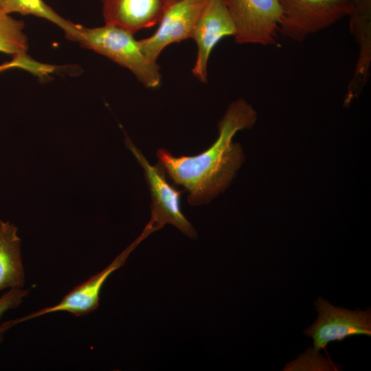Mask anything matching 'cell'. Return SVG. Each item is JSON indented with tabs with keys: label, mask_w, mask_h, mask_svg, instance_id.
I'll use <instances>...</instances> for the list:
<instances>
[{
	"label": "cell",
	"mask_w": 371,
	"mask_h": 371,
	"mask_svg": "<svg viewBox=\"0 0 371 371\" xmlns=\"http://www.w3.org/2000/svg\"><path fill=\"white\" fill-rule=\"evenodd\" d=\"M256 111L244 99L232 102L218 123V137L205 151L194 156L175 157L159 149V164L172 180L188 192L190 205L210 202L230 183L243 161L241 146L232 142L239 131L250 128Z\"/></svg>",
	"instance_id": "cell-1"
},
{
	"label": "cell",
	"mask_w": 371,
	"mask_h": 371,
	"mask_svg": "<svg viewBox=\"0 0 371 371\" xmlns=\"http://www.w3.org/2000/svg\"><path fill=\"white\" fill-rule=\"evenodd\" d=\"M134 34L117 26L105 24L96 27L81 25L74 42L111 59L131 71L147 88L161 83L160 67L144 53Z\"/></svg>",
	"instance_id": "cell-2"
},
{
	"label": "cell",
	"mask_w": 371,
	"mask_h": 371,
	"mask_svg": "<svg viewBox=\"0 0 371 371\" xmlns=\"http://www.w3.org/2000/svg\"><path fill=\"white\" fill-rule=\"evenodd\" d=\"M354 0H279V33L295 41L336 23L352 10Z\"/></svg>",
	"instance_id": "cell-3"
},
{
	"label": "cell",
	"mask_w": 371,
	"mask_h": 371,
	"mask_svg": "<svg viewBox=\"0 0 371 371\" xmlns=\"http://www.w3.org/2000/svg\"><path fill=\"white\" fill-rule=\"evenodd\" d=\"M126 143L144 168L150 190L152 199L151 218L148 224L155 232L161 229L166 224H171L188 237L196 238V232L181 209L180 199L183 191L176 189L168 182L164 170L159 164L150 165L130 140L127 139Z\"/></svg>",
	"instance_id": "cell-4"
},
{
	"label": "cell",
	"mask_w": 371,
	"mask_h": 371,
	"mask_svg": "<svg viewBox=\"0 0 371 371\" xmlns=\"http://www.w3.org/2000/svg\"><path fill=\"white\" fill-rule=\"evenodd\" d=\"M315 306L318 313L317 319L304 333L313 341L314 352L308 354V357H316L320 350L326 352V346L331 342L342 341L355 335L371 336L370 308L350 311L334 306L321 297L315 302Z\"/></svg>",
	"instance_id": "cell-5"
},
{
	"label": "cell",
	"mask_w": 371,
	"mask_h": 371,
	"mask_svg": "<svg viewBox=\"0 0 371 371\" xmlns=\"http://www.w3.org/2000/svg\"><path fill=\"white\" fill-rule=\"evenodd\" d=\"M236 27L239 44L274 45L282 10L279 0H223Z\"/></svg>",
	"instance_id": "cell-6"
},
{
	"label": "cell",
	"mask_w": 371,
	"mask_h": 371,
	"mask_svg": "<svg viewBox=\"0 0 371 371\" xmlns=\"http://www.w3.org/2000/svg\"><path fill=\"white\" fill-rule=\"evenodd\" d=\"M152 232L146 225L141 235L116 257L108 267L75 287L66 294L58 304L44 308L22 318L7 322L1 326V329L5 331L19 323L57 311H67L75 316L80 317L95 311L99 306L100 293L107 278L113 272L124 265L131 253L144 239L152 234Z\"/></svg>",
	"instance_id": "cell-7"
},
{
	"label": "cell",
	"mask_w": 371,
	"mask_h": 371,
	"mask_svg": "<svg viewBox=\"0 0 371 371\" xmlns=\"http://www.w3.org/2000/svg\"><path fill=\"white\" fill-rule=\"evenodd\" d=\"M210 0H179L169 5L158 23L157 31L139 40L142 49L150 60L157 62L169 45L192 38L196 25Z\"/></svg>",
	"instance_id": "cell-8"
},
{
	"label": "cell",
	"mask_w": 371,
	"mask_h": 371,
	"mask_svg": "<svg viewBox=\"0 0 371 371\" xmlns=\"http://www.w3.org/2000/svg\"><path fill=\"white\" fill-rule=\"evenodd\" d=\"M236 27L223 0H210L194 30L192 38L197 46V54L192 72L201 82L207 81L210 56L223 38L234 36Z\"/></svg>",
	"instance_id": "cell-9"
},
{
	"label": "cell",
	"mask_w": 371,
	"mask_h": 371,
	"mask_svg": "<svg viewBox=\"0 0 371 371\" xmlns=\"http://www.w3.org/2000/svg\"><path fill=\"white\" fill-rule=\"evenodd\" d=\"M105 24L133 34L159 22L169 0H100Z\"/></svg>",
	"instance_id": "cell-10"
},
{
	"label": "cell",
	"mask_w": 371,
	"mask_h": 371,
	"mask_svg": "<svg viewBox=\"0 0 371 371\" xmlns=\"http://www.w3.org/2000/svg\"><path fill=\"white\" fill-rule=\"evenodd\" d=\"M25 272L17 228L0 220V291L23 289Z\"/></svg>",
	"instance_id": "cell-11"
},
{
	"label": "cell",
	"mask_w": 371,
	"mask_h": 371,
	"mask_svg": "<svg viewBox=\"0 0 371 371\" xmlns=\"http://www.w3.org/2000/svg\"><path fill=\"white\" fill-rule=\"evenodd\" d=\"M0 8L9 14L19 13L46 19L63 30L71 41H75L78 32L80 25L62 17L43 0H0Z\"/></svg>",
	"instance_id": "cell-12"
},
{
	"label": "cell",
	"mask_w": 371,
	"mask_h": 371,
	"mask_svg": "<svg viewBox=\"0 0 371 371\" xmlns=\"http://www.w3.org/2000/svg\"><path fill=\"white\" fill-rule=\"evenodd\" d=\"M23 21L12 17L0 8V53L26 56L29 45Z\"/></svg>",
	"instance_id": "cell-13"
},
{
	"label": "cell",
	"mask_w": 371,
	"mask_h": 371,
	"mask_svg": "<svg viewBox=\"0 0 371 371\" xmlns=\"http://www.w3.org/2000/svg\"><path fill=\"white\" fill-rule=\"evenodd\" d=\"M13 68L25 69L39 77L47 76L54 70L53 66L38 63L26 55L13 56L11 60L0 64V73Z\"/></svg>",
	"instance_id": "cell-14"
},
{
	"label": "cell",
	"mask_w": 371,
	"mask_h": 371,
	"mask_svg": "<svg viewBox=\"0 0 371 371\" xmlns=\"http://www.w3.org/2000/svg\"><path fill=\"white\" fill-rule=\"evenodd\" d=\"M29 290L23 289H9L0 296V318L8 311L16 308L27 295ZM2 334H0V342Z\"/></svg>",
	"instance_id": "cell-15"
},
{
	"label": "cell",
	"mask_w": 371,
	"mask_h": 371,
	"mask_svg": "<svg viewBox=\"0 0 371 371\" xmlns=\"http://www.w3.org/2000/svg\"><path fill=\"white\" fill-rule=\"evenodd\" d=\"M170 3H173V2H175V1H177L179 0H169Z\"/></svg>",
	"instance_id": "cell-16"
}]
</instances>
